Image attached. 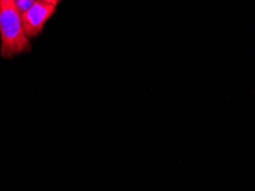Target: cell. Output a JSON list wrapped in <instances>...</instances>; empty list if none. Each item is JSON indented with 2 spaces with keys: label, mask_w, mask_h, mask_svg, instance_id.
I'll use <instances>...</instances> for the list:
<instances>
[{
  "label": "cell",
  "mask_w": 255,
  "mask_h": 191,
  "mask_svg": "<svg viewBox=\"0 0 255 191\" xmlns=\"http://www.w3.org/2000/svg\"><path fill=\"white\" fill-rule=\"evenodd\" d=\"M0 54L11 58L30 52L31 45L22 24V14L14 0H0Z\"/></svg>",
  "instance_id": "cell-1"
},
{
  "label": "cell",
  "mask_w": 255,
  "mask_h": 191,
  "mask_svg": "<svg viewBox=\"0 0 255 191\" xmlns=\"http://www.w3.org/2000/svg\"><path fill=\"white\" fill-rule=\"evenodd\" d=\"M55 10L56 6L36 0L28 9L22 13V24L25 36L29 39L39 36Z\"/></svg>",
  "instance_id": "cell-2"
},
{
  "label": "cell",
  "mask_w": 255,
  "mask_h": 191,
  "mask_svg": "<svg viewBox=\"0 0 255 191\" xmlns=\"http://www.w3.org/2000/svg\"><path fill=\"white\" fill-rule=\"evenodd\" d=\"M15 3H16L18 10L21 11V14L23 11L26 10L29 8V7L32 5V3L36 1V0H14Z\"/></svg>",
  "instance_id": "cell-3"
},
{
  "label": "cell",
  "mask_w": 255,
  "mask_h": 191,
  "mask_svg": "<svg viewBox=\"0 0 255 191\" xmlns=\"http://www.w3.org/2000/svg\"><path fill=\"white\" fill-rule=\"evenodd\" d=\"M40 1H45V2H47V3H51V5L56 6V5H59V3L62 1V0H40Z\"/></svg>",
  "instance_id": "cell-4"
}]
</instances>
